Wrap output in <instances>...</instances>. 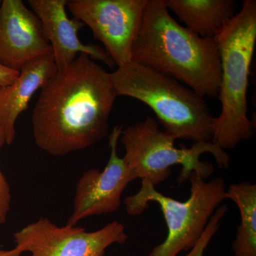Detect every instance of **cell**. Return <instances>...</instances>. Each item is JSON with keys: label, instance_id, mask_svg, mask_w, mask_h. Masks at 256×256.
Returning a JSON list of instances; mask_svg holds the SVG:
<instances>
[{"label": "cell", "instance_id": "9", "mask_svg": "<svg viewBox=\"0 0 256 256\" xmlns=\"http://www.w3.org/2000/svg\"><path fill=\"white\" fill-rule=\"evenodd\" d=\"M122 127L116 126L109 134L110 158L102 171L87 170L76 184L73 212L67 225L95 215L112 213L118 210L124 190L136 176L118 154V143Z\"/></svg>", "mask_w": 256, "mask_h": 256}, {"label": "cell", "instance_id": "16", "mask_svg": "<svg viewBox=\"0 0 256 256\" xmlns=\"http://www.w3.org/2000/svg\"><path fill=\"white\" fill-rule=\"evenodd\" d=\"M4 144L2 138L0 134V149ZM11 200L12 195L9 183L0 169V226L5 224L8 220Z\"/></svg>", "mask_w": 256, "mask_h": 256}, {"label": "cell", "instance_id": "11", "mask_svg": "<svg viewBox=\"0 0 256 256\" xmlns=\"http://www.w3.org/2000/svg\"><path fill=\"white\" fill-rule=\"evenodd\" d=\"M32 11L40 18L52 48L57 70L73 63L77 54H86L92 60H100L111 68L114 64L106 50L96 44L79 40L78 32L85 25L76 18H69L66 11L67 0H30Z\"/></svg>", "mask_w": 256, "mask_h": 256}, {"label": "cell", "instance_id": "3", "mask_svg": "<svg viewBox=\"0 0 256 256\" xmlns=\"http://www.w3.org/2000/svg\"><path fill=\"white\" fill-rule=\"evenodd\" d=\"M220 50L222 111L214 117L212 141L224 150L249 140L256 124L248 117L249 74L256 44V1L242 10L214 37Z\"/></svg>", "mask_w": 256, "mask_h": 256}, {"label": "cell", "instance_id": "5", "mask_svg": "<svg viewBox=\"0 0 256 256\" xmlns=\"http://www.w3.org/2000/svg\"><path fill=\"white\" fill-rule=\"evenodd\" d=\"M120 138L126 151L122 158L130 169L136 178L148 180L154 188L170 178L174 165H182L178 184L188 181L193 172L204 180L210 178L214 168L200 160L204 153L212 154L220 168L228 169L230 166V156L212 140L194 142L191 148H176V140L160 130L150 116L122 129Z\"/></svg>", "mask_w": 256, "mask_h": 256}, {"label": "cell", "instance_id": "13", "mask_svg": "<svg viewBox=\"0 0 256 256\" xmlns=\"http://www.w3.org/2000/svg\"><path fill=\"white\" fill-rule=\"evenodd\" d=\"M185 28L204 38H214L236 14L234 0H164Z\"/></svg>", "mask_w": 256, "mask_h": 256}, {"label": "cell", "instance_id": "10", "mask_svg": "<svg viewBox=\"0 0 256 256\" xmlns=\"http://www.w3.org/2000/svg\"><path fill=\"white\" fill-rule=\"evenodd\" d=\"M52 54L40 18L21 0H3L0 6V63L20 72L23 66Z\"/></svg>", "mask_w": 256, "mask_h": 256}, {"label": "cell", "instance_id": "15", "mask_svg": "<svg viewBox=\"0 0 256 256\" xmlns=\"http://www.w3.org/2000/svg\"><path fill=\"white\" fill-rule=\"evenodd\" d=\"M228 210L226 205H220L213 216L210 217V222L207 224L206 228L202 234L201 238L196 242L194 247L192 248L190 252L186 256H204L205 250L220 228V222Z\"/></svg>", "mask_w": 256, "mask_h": 256}, {"label": "cell", "instance_id": "7", "mask_svg": "<svg viewBox=\"0 0 256 256\" xmlns=\"http://www.w3.org/2000/svg\"><path fill=\"white\" fill-rule=\"evenodd\" d=\"M128 238L126 227L117 220L88 232L76 225L58 226L45 217L14 234L15 248L26 256H105L108 248Z\"/></svg>", "mask_w": 256, "mask_h": 256}, {"label": "cell", "instance_id": "2", "mask_svg": "<svg viewBox=\"0 0 256 256\" xmlns=\"http://www.w3.org/2000/svg\"><path fill=\"white\" fill-rule=\"evenodd\" d=\"M132 60L178 80L202 97L218 95L222 70L215 38H204L180 25L164 0H148Z\"/></svg>", "mask_w": 256, "mask_h": 256}, {"label": "cell", "instance_id": "18", "mask_svg": "<svg viewBox=\"0 0 256 256\" xmlns=\"http://www.w3.org/2000/svg\"><path fill=\"white\" fill-rule=\"evenodd\" d=\"M22 252L18 248L11 249V250H0V256H21Z\"/></svg>", "mask_w": 256, "mask_h": 256}, {"label": "cell", "instance_id": "14", "mask_svg": "<svg viewBox=\"0 0 256 256\" xmlns=\"http://www.w3.org/2000/svg\"><path fill=\"white\" fill-rule=\"evenodd\" d=\"M226 198L238 206L240 224L232 245L234 256H256V184L244 181L233 184Z\"/></svg>", "mask_w": 256, "mask_h": 256}, {"label": "cell", "instance_id": "17", "mask_svg": "<svg viewBox=\"0 0 256 256\" xmlns=\"http://www.w3.org/2000/svg\"><path fill=\"white\" fill-rule=\"evenodd\" d=\"M20 72L6 68L0 63V87L12 85L18 78Z\"/></svg>", "mask_w": 256, "mask_h": 256}, {"label": "cell", "instance_id": "19", "mask_svg": "<svg viewBox=\"0 0 256 256\" xmlns=\"http://www.w3.org/2000/svg\"><path fill=\"white\" fill-rule=\"evenodd\" d=\"M2 2V1H1V0H0V6H1Z\"/></svg>", "mask_w": 256, "mask_h": 256}, {"label": "cell", "instance_id": "6", "mask_svg": "<svg viewBox=\"0 0 256 256\" xmlns=\"http://www.w3.org/2000/svg\"><path fill=\"white\" fill-rule=\"evenodd\" d=\"M188 180L191 193L185 202L165 196L146 180H142V186L137 193L124 198L129 215L142 214L149 208L150 202H154L164 216L168 236L148 256H178L180 252L191 250L201 238L210 217L227 198L223 178H215L207 182L193 172Z\"/></svg>", "mask_w": 256, "mask_h": 256}, {"label": "cell", "instance_id": "4", "mask_svg": "<svg viewBox=\"0 0 256 256\" xmlns=\"http://www.w3.org/2000/svg\"><path fill=\"white\" fill-rule=\"evenodd\" d=\"M118 97L142 102L175 140L210 141L213 117L204 98L178 80L132 62L110 73Z\"/></svg>", "mask_w": 256, "mask_h": 256}, {"label": "cell", "instance_id": "1", "mask_svg": "<svg viewBox=\"0 0 256 256\" xmlns=\"http://www.w3.org/2000/svg\"><path fill=\"white\" fill-rule=\"evenodd\" d=\"M117 97L110 73L80 54L41 88L32 116L37 146L50 156H64L108 137Z\"/></svg>", "mask_w": 256, "mask_h": 256}, {"label": "cell", "instance_id": "12", "mask_svg": "<svg viewBox=\"0 0 256 256\" xmlns=\"http://www.w3.org/2000/svg\"><path fill=\"white\" fill-rule=\"evenodd\" d=\"M56 72L53 54L41 56L24 65L12 85L0 87V134L4 144L14 142L16 119L28 109L34 94Z\"/></svg>", "mask_w": 256, "mask_h": 256}, {"label": "cell", "instance_id": "8", "mask_svg": "<svg viewBox=\"0 0 256 256\" xmlns=\"http://www.w3.org/2000/svg\"><path fill=\"white\" fill-rule=\"evenodd\" d=\"M146 2L148 0H70L66 6L74 18L90 28L118 68L132 62L133 44Z\"/></svg>", "mask_w": 256, "mask_h": 256}]
</instances>
